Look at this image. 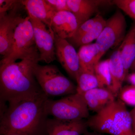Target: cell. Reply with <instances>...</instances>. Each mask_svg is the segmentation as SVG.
<instances>
[{
    "label": "cell",
    "mask_w": 135,
    "mask_h": 135,
    "mask_svg": "<svg viewBox=\"0 0 135 135\" xmlns=\"http://www.w3.org/2000/svg\"><path fill=\"white\" fill-rule=\"evenodd\" d=\"M95 73L98 81L99 88L109 89L111 82L109 59L98 63L95 66Z\"/></svg>",
    "instance_id": "20"
},
{
    "label": "cell",
    "mask_w": 135,
    "mask_h": 135,
    "mask_svg": "<svg viewBox=\"0 0 135 135\" xmlns=\"http://www.w3.org/2000/svg\"><path fill=\"white\" fill-rule=\"evenodd\" d=\"M118 97L125 104L135 107V85H126L121 89Z\"/></svg>",
    "instance_id": "22"
},
{
    "label": "cell",
    "mask_w": 135,
    "mask_h": 135,
    "mask_svg": "<svg viewBox=\"0 0 135 135\" xmlns=\"http://www.w3.org/2000/svg\"><path fill=\"white\" fill-rule=\"evenodd\" d=\"M77 93L82 94L99 87L95 70H84L80 68L76 78Z\"/></svg>",
    "instance_id": "18"
},
{
    "label": "cell",
    "mask_w": 135,
    "mask_h": 135,
    "mask_svg": "<svg viewBox=\"0 0 135 135\" xmlns=\"http://www.w3.org/2000/svg\"><path fill=\"white\" fill-rule=\"evenodd\" d=\"M99 49L96 43H91L80 47L78 51L80 68L95 70Z\"/></svg>",
    "instance_id": "17"
},
{
    "label": "cell",
    "mask_w": 135,
    "mask_h": 135,
    "mask_svg": "<svg viewBox=\"0 0 135 135\" xmlns=\"http://www.w3.org/2000/svg\"><path fill=\"white\" fill-rule=\"evenodd\" d=\"M22 4L19 1L12 9L0 13V53L3 57L12 50L15 29L22 18L18 13Z\"/></svg>",
    "instance_id": "9"
},
{
    "label": "cell",
    "mask_w": 135,
    "mask_h": 135,
    "mask_svg": "<svg viewBox=\"0 0 135 135\" xmlns=\"http://www.w3.org/2000/svg\"><path fill=\"white\" fill-rule=\"evenodd\" d=\"M94 132L111 135H134L132 119L126 105L116 99L86 120Z\"/></svg>",
    "instance_id": "3"
},
{
    "label": "cell",
    "mask_w": 135,
    "mask_h": 135,
    "mask_svg": "<svg viewBox=\"0 0 135 135\" xmlns=\"http://www.w3.org/2000/svg\"><path fill=\"white\" fill-rule=\"evenodd\" d=\"M127 26L126 18L119 10L106 20L105 26L95 42L99 49L97 64L109 49L123 41L126 36Z\"/></svg>",
    "instance_id": "7"
},
{
    "label": "cell",
    "mask_w": 135,
    "mask_h": 135,
    "mask_svg": "<svg viewBox=\"0 0 135 135\" xmlns=\"http://www.w3.org/2000/svg\"><path fill=\"white\" fill-rule=\"evenodd\" d=\"M79 25L76 17L70 11L54 12L51 27L54 33L61 38L68 40L75 33Z\"/></svg>",
    "instance_id": "11"
},
{
    "label": "cell",
    "mask_w": 135,
    "mask_h": 135,
    "mask_svg": "<svg viewBox=\"0 0 135 135\" xmlns=\"http://www.w3.org/2000/svg\"><path fill=\"white\" fill-rule=\"evenodd\" d=\"M34 75L41 90L47 97L66 96L77 93V86L53 65L34 68Z\"/></svg>",
    "instance_id": "4"
},
{
    "label": "cell",
    "mask_w": 135,
    "mask_h": 135,
    "mask_svg": "<svg viewBox=\"0 0 135 135\" xmlns=\"http://www.w3.org/2000/svg\"><path fill=\"white\" fill-rule=\"evenodd\" d=\"M80 95L83 97L89 110L97 113L105 107L97 100L89 92Z\"/></svg>",
    "instance_id": "25"
},
{
    "label": "cell",
    "mask_w": 135,
    "mask_h": 135,
    "mask_svg": "<svg viewBox=\"0 0 135 135\" xmlns=\"http://www.w3.org/2000/svg\"><path fill=\"white\" fill-rule=\"evenodd\" d=\"M131 116L132 119V128L134 135H135V107L130 112Z\"/></svg>",
    "instance_id": "28"
},
{
    "label": "cell",
    "mask_w": 135,
    "mask_h": 135,
    "mask_svg": "<svg viewBox=\"0 0 135 135\" xmlns=\"http://www.w3.org/2000/svg\"><path fill=\"white\" fill-rule=\"evenodd\" d=\"M134 73V74L135 75V73Z\"/></svg>",
    "instance_id": "33"
},
{
    "label": "cell",
    "mask_w": 135,
    "mask_h": 135,
    "mask_svg": "<svg viewBox=\"0 0 135 135\" xmlns=\"http://www.w3.org/2000/svg\"><path fill=\"white\" fill-rule=\"evenodd\" d=\"M112 4L135 20V0H113Z\"/></svg>",
    "instance_id": "24"
},
{
    "label": "cell",
    "mask_w": 135,
    "mask_h": 135,
    "mask_svg": "<svg viewBox=\"0 0 135 135\" xmlns=\"http://www.w3.org/2000/svg\"><path fill=\"white\" fill-rule=\"evenodd\" d=\"M19 1L0 0V13L7 12L12 9Z\"/></svg>",
    "instance_id": "27"
},
{
    "label": "cell",
    "mask_w": 135,
    "mask_h": 135,
    "mask_svg": "<svg viewBox=\"0 0 135 135\" xmlns=\"http://www.w3.org/2000/svg\"><path fill=\"white\" fill-rule=\"evenodd\" d=\"M119 49L126 79L135 59V24L126 35Z\"/></svg>",
    "instance_id": "16"
},
{
    "label": "cell",
    "mask_w": 135,
    "mask_h": 135,
    "mask_svg": "<svg viewBox=\"0 0 135 135\" xmlns=\"http://www.w3.org/2000/svg\"><path fill=\"white\" fill-rule=\"evenodd\" d=\"M83 135H102L100 133H97V132H89L88 131H87Z\"/></svg>",
    "instance_id": "30"
},
{
    "label": "cell",
    "mask_w": 135,
    "mask_h": 135,
    "mask_svg": "<svg viewBox=\"0 0 135 135\" xmlns=\"http://www.w3.org/2000/svg\"><path fill=\"white\" fill-rule=\"evenodd\" d=\"M30 20L33 27L35 41L40 55L39 61L50 64L56 59L54 32L42 22L31 18Z\"/></svg>",
    "instance_id": "8"
},
{
    "label": "cell",
    "mask_w": 135,
    "mask_h": 135,
    "mask_svg": "<svg viewBox=\"0 0 135 135\" xmlns=\"http://www.w3.org/2000/svg\"><path fill=\"white\" fill-rule=\"evenodd\" d=\"M37 51L30 17L28 16L22 17L15 29L11 52L7 56L3 57L1 64L22 60Z\"/></svg>",
    "instance_id": "6"
},
{
    "label": "cell",
    "mask_w": 135,
    "mask_h": 135,
    "mask_svg": "<svg viewBox=\"0 0 135 135\" xmlns=\"http://www.w3.org/2000/svg\"><path fill=\"white\" fill-rule=\"evenodd\" d=\"M49 98L43 92L29 98L9 103L2 111L0 134L48 135L46 103Z\"/></svg>",
    "instance_id": "1"
},
{
    "label": "cell",
    "mask_w": 135,
    "mask_h": 135,
    "mask_svg": "<svg viewBox=\"0 0 135 135\" xmlns=\"http://www.w3.org/2000/svg\"><path fill=\"white\" fill-rule=\"evenodd\" d=\"M109 65L111 82L108 89L117 98L123 87V83L126 80L124 67L119 49L114 51L111 55L109 59Z\"/></svg>",
    "instance_id": "14"
},
{
    "label": "cell",
    "mask_w": 135,
    "mask_h": 135,
    "mask_svg": "<svg viewBox=\"0 0 135 135\" xmlns=\"http://www.w3.org/2000/svg\"><path fill=\"white\" fill-rule=\"evenodd\" d=\"M70 11L75 16L79 26L90 19L100 6L112 3V1L104 0H67Z\"/></svg>",
    "instance_id": "13"
},
{
    "label": "cell",
    "mask_w": 135,
    "mask_h": 135,
    "mask_svg": "<svg viewBox=\"0 0 135 135\" xmlns=\"http://www.w3.org/2000/svg\"><path fill=\"white\" fill-rule=\"evenodd\" d=\"M130 70H131L133 73H135V60L133 62V64L131 67Z\"/></svg>",
    "instance_id": "31"
},
{
    "label": "cell",
    "mask_w": 135,
    "mask_h": 135,
    "mask_svg": "<svg viewBox=\"0 0 135 135\" xmlns=\"http://www.w3.org/2000/svg\"><path fill=\"white\" fill-rule=\"evenodd\" d=\"M88 128L85 119L72 121L47 119L46 130L48 135H81Z\"/></svg>",
    "instance_id": "12"
},
{
    "label": "cell",
    "mask_w": 135,
    "mask_h": 135,
    "mask_svg": "<svg viewBox=\"0 0 135 135\" xmlns=\"http://www.w3.org/2000/svg\"><path fill=\"white\" fill-rule=\"evenodd\" d=\"M46 111L48 116L60 120L85 119L89 117V110L82 95L76 93L58 100L47 99Z\"/></svg>",
    "instance_id": "5"
},
{
    "label": "cell",
    "mask_w": 135,
    "mask_h": 135,
    "mask_svg": "<svg viewBox=\"0 0 135 135\" xmlns=\"http://www.w3.org/2000/svg\"><path fill=\"white\" fill-rule=\"evenodd\" d=\"M7 135H26L23 134H20V133H12V134H8Z\"/></svg>",
    "instance_id": "32"
},
{
    "label": "cell",
    "mask_w": 135,
    "mask_h": 135,
    "mask_svg": "<svg viewBox=\"0 0 135 135\" xmlns=\"http://www.w3.org/2000/svg\"><path fill=\"white\" fill-rule=\"evenodd\" d=\"M131 84L135 85V75L134 73L129 74L126 79Z\"/></svg>",
    "instance_id": "29"
},
{
    "label": "cell",
    "mask_w": 135,
    "mask_h": 135,
    "mask_svg": "<svg viewBox=\"0 0 135 135\" xmlns=\"http://www.w3.org/2000/svg\"><path fill=\"white\" fill-rule=\"evenodd\" d=\"M54 12L70 11L67 0H46Z\"/></svg>",
    "instance_id": "26"
},
{
    "label": "cell",
    "mask_w": 135,
    "mask_h": 135,
    "mask_svg": "<svg viewBox=\"0 0 135 135\" xmlns=\"http://www.w3.org/2000/svg\"><path fill=\"white\" fill-rule=\"evenodd\" d=\"M99 14L84 22L80 26L74 36L70 39L67 40L71 44H73L78 40L80 37L90 30L98 19Z\"/></svg>",
    "instance_id": "23"
},
{
    "label": "cell",
    "mask_w": 135,
    "mask_h": 135,
    "mask_svg": "<svg viewBox=\"0 0 135 135\" xmlns=\"http://www.w3.org/2000/svg\"><path fill=\"white\" fill-rule=\"evenodd\" d=\"M106 23V20L99 14L98 19L92 28L78 40L71 44L75 47H80L83 45L92 43V42L97 40L100 36L105 26Z\"/></svg>",
    "instance_id": "19"
},
{
    "label": "cell",
    "mask_w": 135,
    "mask_h": 135,
    "mask_svg": "<svg viewBox=\"0 0 135 135\" xmlns=\"http://www.w3.org/2000/svg\"><path fill=\"white\" fill-rule=\"evenodd\" d=\"M22 3L29 17L42 22L52 30L51 22L54 12L46 0H25Z\"/></svg>",
    "instance_id": "15"
},
{
    "label": "cell",
    "mask_w": 135,
    "mask_h": 135,
    "mask_svg": "<svg viewBox=\"0 0 135 135\" xmlns=\"http://www.w3.org/2000/svg\"><path fill=\"white\" fill-rule=\"evenodd\" d=\"M55 40L56 57L68 75L76 81L80 69L78 52L67 40L61 38L55 34Z\"/></svg>",
    "instance_id": "10"
},
{
    "label": "cell",
    "mask_w": 135,
    "mask_h": 135,
    "mask_svg": "<svg viewBox=\"0 0 135 135\" xmlns=\"http://www.w3.org/2000/svg\"><path fill=\"white\" fill-rule=\"evenodd\" d=\"M105 106L116 100V98L110 90L107 88H96L88 91Z\"/></svg>",
    "instance_id": "21"
},
{
    "label": "cell",
    "mask_w": 135,
    "mask_h": 135,
    "mask_svg": "<svg viewBox=\"0 0 135 135\" xmlns=\"http://www.w3.org/2000/svg\"><path fill=\"white\" fill-rule=\"evenodd\" d=\"M39 57L37 51L20 62L1 64V102L9 103L43 92L34 75V69L38 64Z\"/></svg>",
    "instance_id": "2"
},
{
    "label": "cell",
    "mask_w": 135,
    "mask_h": 135,
    "mask_svg": "<svg viewBox=\"0 0 135 135\" xmlns=\"http://www.w3.org/2000/svg\"></svg>",
    "instance_id": "34"
}]
</instances>
